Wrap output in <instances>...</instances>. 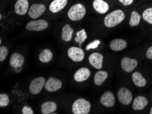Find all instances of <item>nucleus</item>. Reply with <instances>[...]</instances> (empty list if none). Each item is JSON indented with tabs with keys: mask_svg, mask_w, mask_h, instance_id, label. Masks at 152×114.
I'll return each mask as SVG.
<instances>
[{
	"mask_svg": "<svg viewBox=\"0 0 152 114\" xmlns=\"http://www.w3.org/2000/svg\"><path fill=\"white\" fill-rule=\"evenodd\" d=\"M125 19V13L121 10H114L104 18V23L106 27L109 28H114L118 25Z\"/></svg>",
	"mask_w": 152,
	"mask_h": 114,
	"instance_id": "nucleus-1",
	"label": "nucleus"
},
{
	"mask_svg": "<svg viewBox=\"0 0 152 114\" xmlns=\"http://www.w3.org/2000/svg\"><path fill=\"white\" fill-rule=\"evenodd\" d=\"M86 10L83 4L78 3L71 6L69 9L67 15L69 19L73 21H78L85 17Z\"/></svg>",
	"mask_w": 152,
	"mask_h": 114,
	"instance_id": "nucleus-2",
	"label": "nucleus"
},
{
	"mask_svg": "<svg viewBox=\"0 0 152 114\" xmlns=\"http://www.w3.org/2000/svg\"><path fill=\"white\" fill-rule=\"evenodd\" d=\"M90 102L84 98H78L73 102L72 112L74 114H88L91 111Z\"/></svg>",
	"mask_w": 152,
	"mask_h": 114,
	"instance_id": "nucleus-3",
	"label": "nucleus"
},
{
	"mask_svg": "<svg viewBox=\"0 0 152 114\" xmlns=\"http://www.w3.org/2000/svg\"><path fill=\"white\" fill-rule=\"evenodd\" d=\"M48 23L44 19H38L30 21L27 23L26 28L29 31L41 32L46 30L48 27Z\"/></svg>",
	"mask_w": 152,
	"mask_h": 114,
	"instance_id": "nucleus-4",
	"label": "nucleus"
},
{
	"mask_svg": "<svg viewBox=\"0 0 152 114\" xmlns=\"http://www.w3.org/2000/svg\"><path fill=\"white\" fill-rule=\"evenodd\" d=\"M45 79L42 77H39L32 80L30 84V88H29L30 92L34 95L39 94L43 87H45Z\"/></svg>",
	"mask_w": 152,
	"mask_h": 114,
	"instance_id": "nucleus-5",
	"label": "nucleus"
},
{
	"mask_svg": "<svg viewBox=\"0 0 152 114\" xmlns=\"http://www.w3.org/2000/svg\"><path fill=\"white\" fill-rule=\"evenodd\" d=\"M46 7L43 4H34L29 8L28 15L33 19H37L45 12Z\"/></svg>",
	"mask_w": 152,
	"mask_h": 114,
	"instance_id": "nucleus-6",
	"label": "nucleus"
},
{
	"mask_svg": "<svg viewBox=\"0 0 152 114\" xmlns=\"http://www.w3.org/2000/svg\"><path fill=\"white\" fill-rule=\"evenodd\" d=\"M69 57L75 62H82L84 58V52L83 49L76 46L70 47L67 51Z\"/></svg>",
	"mask_w": 152,
	"mask_h": 114,
	"instance_id": "nucleus-7",
	"label": "nucleus"
},
{
	"mask_svg": "<svg viewBox=\"0 0 152 114\" xmlns=\"http://www.w3.org/2000/svg\"><path fill=\"white\" fill-rule=\"evenodd\" d=\"M118 99L121 103L124 105H128L132 100V94L126 88H121L118 91Z\"/></svg>",
	"mask_w": 152,
	"mask_h": 114,
	"instance_id": "nucleus-8",
	"label": "nucleus"
},
{
	"mask_svg": "<svg viewBox=\"0 0 152 114\" xmlns=\"http://www.w3.org/2000/svg\"><path fill=\"white\" fill-rule=\"evenodd\" d=\"M62 81L60 79L54 77H50L45 82V88L47 91H50V92H53V91L59 90L62 88Z\"/></svg>",
	"mask_w": 152,
	"mask_h": 114,
	"instance_id": "nucleus-9",
	"label": "nucleus"
},
{
	"mask_svg": "<svg viewBox=\"0 0 152 114\" xmlns=\"http://www.w3.org/2000/svg\"><path fill=\"white\" fill-rule=\"evenodd\" d=\"M121 65L124 71H126V73H131L138 66V61L133 58L125 57L122 59Z\"/></svg>",
	"mask_w": 152,
	"mask_h": 114,
	"instance_id": "nucleus-10",
	"label": "nucleus"
},
{
	"mask_svg": "<svg viewBox=\"0 0 152 114\" xmlns=\"http://www.w3.org/2000/svg\"><path fill=\"white\" fill-rule=\"evenodd\" d=\"M89 63L96 69H101L103 66V61H104V56L101 53L95 52L90 55L88 57Z\"/></svg>",
	"mask_w": 152,
	"mask_h": 114,
	"instance_id": "nucleus-11",
	"label": "nucleus"
},
{
	"mask_svg": "<svg viewBox=\"0 0 152 114\" xmlns=\"http://www.w3.org/2000/svg\"><path fill=\"white\" fill-rule=\"evenodd\" d=\"M15 12L17 15L23 16L26 15L29 10L28 0H17L15 4Z\"/></svg>",
	"mask_w": 152,
	"mask_h": 114,
	"instance_id": "nucleus-12",
	"label": "nucleus"
},
{
	"mask_svg": "<svg viewBox=\"0 0 152 114\" xmlns=\"http://www.w3.org/2000/svg\"><path fill=\"white\" fill-rule=\"evenodd\" d=\"M100 102L106 107H113L115 104V98L113 93L110 91L104 92L100 98Z\"/></svg>",
	"mask_w": 152,
	"mask_h": 114,
	"instance_id": "nucleus-13",
	"label": "nucleus"
},
{
	"mask_svg": "<svg viewBox=\"0 0 152 114\" xmlns=\"http://www.w3.org/2000/svg\"><path fill=\"white\" fill-rule=\"evenodd\" d=\"M91 71L87 68H81L76 71L74 75V80L76 82L80 83L86 81L90 77Z\"/></svg>",
	"mask_w": 152,
	"mask_h": 114,
	"instance_id": "nucleus-14",
	"label": "nucleus"
},
{
	"mask_svg": "<svg viewBox=\"0 0 152 114\" xmlns=\"http://www.w3.org/2000/svg\"><path fill=\"white\" fill-rule=\"evenodd\" d=\"M68 0H53L50 4L49 10L52 13H58L63 10L67 4Z\"/></svg>",
	"mask_w": 152,
	"mask_h": 114,
	"instance_id": "nucleus-15",
	"label": "nucleus"
},
{
	"mask_svg": "<svg viewBox=\"0 0 152 114\" xmlns=\"http://www.w3.org/2000/svg\"><path fill=\"white\" fill-rule=\"evenodd\" d=\"M93 6L96 12L99 14H105L109 10L108 4L104 0H94Z\"/></svg>",
	"mask_w": 152,
	"mask_h": 114,
	"instance_id": "nucleus-16",
	"label": "nucleus"
},
{
	"mask_svg": "<svg viewBox=\"0 0 152 114\" xmlns=\"http://www.w3.org/2000/svg\"><path fill=\"white\" fill-rule=\"evenodd\" d=\"M24 64V57L22 55L18 53H15L10 58V66L14 68H19Z\"/></svg>",
	"mask_w": 152,
	"mask_h": 114,
	"instance_id": "nucleus-17",
	"label": "nucleus"
},
{
	"mask_svg": "<svg viewBox=\"0 0 152 114\" xmlns=\"http://www.w3.org/2000/svg\"><path fill=\"white\" fill-rule=\"evenodd\" d=\"M147 105H148V100L145 97L139 96L136 97L132 103V109L135 111L142 110L145 108Z\"/></svg>",
	"mask_w": 152,
	"mask_h": 114,
	"instance_id": "nucleus-18",
	"label": "nucleus"
},
{
	"mask_svg": "<svg viewBox=\"0 0 152 114\" xmlns=\"http://www.w3.org/2000/svg\"><path fill=\"white\" fill-rule=\"evenodd\" d=\"M127 42L121 38L114 39L110 42V47L114 51H121L127 47Z\"/></svg>",
	"mask_w": 152,
	"mask_h": 114,
	"instance_id": "nucleus-19",
	"label": "nucleus"
},
{
	"mask_svg": "<svg viewBox=\"0 0 152 114\" xmlns=\"http://www.w3.org/2000/svg\"><path fill=\"white\" fill-rule=\"evenodd\" d=\"M57 109V105L55 102L46 101L41 105V112L42 114H50L54 113Z\"/></svg>",
	"mask_w": 152,
	"mask_h": 114,
	"instance_id": "nucleus-20",
	"label": "nucleus"
},
{
	"mask_svg": "<svg viewBox=\"0 0 152 114\" xmlns=\"http://www.w3.org/2000/svg\"><path fill=\"white\" fill-rule=\"evenodd\" d=\"M73 29L71 28L70 25L66 24L64 25L62 30V39L64 42H70L72 40L73 34Z\"/></svg>",
	"mask_w": 152,
	"mask_h": 114,
	"instance_id": "nucleus-21",
	"label": "nucleus"
},
{
	"mask_svg": "<svg viewBox=\"0 0 152 114\" xmlns=\"http://www.w3.org/2000/svg\"><path fill=\"white\" fill-rule=\"evenodd\" d=\"M132 79L135 86L140 88L145 87L147 85V80L139 72H134L132 74Z\"/></svg>",
	"mask_w": 152,
	"mask_h": 114,
	"instance_id": "nucleus-22",
	"label": "nucleus"
},
{
	"mask_svg": "<svg viewBox=\"0 0 152 114\" xmlns=\"http://www.w3.org/2000/svg\"><path fill=\"white\" fill-rule=\"evenodd\" d=\"M108 74L104 70H99L95 73V77H94V83L96 86H101L103 83L105 81L107 78H108Z\"/></svg>",
	"mask_w": 152,
	"mask_h": 114,
	"instance_id": "nucleus-23",
	"label": "nucleus"
},
{
	"mask_svg": "<svg viewBox=\"0 0 152 114\" xmlns=\"http://www.w3.org/2000/svg\"><path fill=\"white\" fill-rule=\"evenodd\" d=\"M53 58V53L50 49H45L39 54V59L42 63H48Z\"/></svg>",
	"mask_w": 152,
	"mask_h": 114,
	"instance_id": "nucleus-24",
	"label": "nucleus"
},
{
	"mask_svg": "<svg viewBox=\"0 0 152 114\" xmlns=\"http://www.w3.org/2000/svg\"><path fill=\"white\" fill-rule=\"evenodd\" d=\"M141 19V16L136 11H132L131 13L130 19H129V24L132 27L138 26L140 22Z\"/></svg>",
	"mask_w": 152,
	"mask_h": 114,
	"instance_id": "nucleus-25",
	"label": "nucleus"
},
{
	"mask_svg": "<svg viewBox=\"0 0 152 114\" xmlns=\"http://www.w3.org/2000/svg\"><path fill=\"white\" fill-rule=\"evenodd\" d=\"M87 33L85 31L84 29L78 31L76 32V36L75 38V42H77L80 44V46H82V44L84 43L87 38Z\"/></svg>",
	"mask_w": 152,
	"mask_h": 114,
	"instance_id": "nucleus-26",
	"label": "nucleus"
},
{
	"mask_svg": "<svg viewBox=\"0 0 152 114\" xmlns=\"http://www.w3.org/2000/svg\"><path fill=\"white\" fill-rule=\"evenodd\" d=\"M142 18L145 21L149 24H152V8H149L142 13Z\"/></svg>",
	"mask_w": 152,
	"mask_h": 114,
	"instance_id": "nucleus-27",
	"label": "nucleus"
},
{
	"mask_svg": "<svg viewBox=\"0 0 152 114\" xmlns=\"http://www.w3.org/2000/svg\"><path fill=\"white\" fill-rule=\"evenodd\" d=\"M10 102L8 96L6 94H0V107H4L8 105Z\"/></svg>",
	"mask_w": 152,
	"mask_h": 114,
	"instance_id": "nucleus-28",
	"label": "nucleus"
},
{
	"mask_svg": "<svg viewBox=\"0 0 152 114\" xmlns=\"http://www.w3.org/2000/svg\"><path fill=\"white\" fill-rule=\"evenodd\" d=\"M8 54V48L5 46H0V62L6 60Z\"/></svg>",
	"mask_w": 152,
	"mask_h": 114,
	"instance_id": "nucleus-29",
	"label": "nucleus"
},
{
	"mask_svg": "<svg viewBox=\"0 0 152 114\" xmlns=\"http://www.w3.org/2000/svg\"><path fill=\"white\" fill-rule=\"evenodd\" d=\"M100 41L99 40H95V41L90 42V43L87 44L86 46V50L89 51L91 49H95L98 47V46L100 44Z\"/></svg>",
	"mask_w": 152,
	"mask_h": 114,
	"instance_id": "nucleus-30",
	"label": "nucleus"
},
{
	"mask_svg": "<svg viewBox=\"0 0 152 114\" xmlns=\"http://www.w3.org/2000/svg\"><path fill=\"white\" fill-rule=\"evenodd\" d=\"M23 114H34V111L30 106H24L22 109Z\"/></svg>",
	"mask_w": 152,
	"mask_h": 114,
	"instance_id": "nucleus-31",
	"label": "nucleus"
},
{
	"mask_svg": "<svg viewBox=\"0 0 152 114\" xmlns=\"http://www.w3.org/2000/svg\"><path fill=\"white\" fill-rule=\"evenodd\" d=\"M118 1L124 6H129L133 3L134 0H118Z\"/></svg>",
	"mask_w": 152,
	"mask_h": 114,
	"instance_id": "nucleus-32",
	"label": "nucleus"
},
{
	"mask_svg": "<svg viewBox=\"0 0 152 114\" xmlns=\"http://www.w3.org/2000/svg\"><path fill=\"white\" fill-rule=\"evenodd\" d=\"M146 57L149 59L152 60V46L147 49L146 52Z\"/></svg>",
	"mask_w": 152,
	"mask_h": 114,
	"instance_id": "nucleus-33",
	"label": "nucleus"
},
{
	"mask_svg": "<svg viewBox=\"0 0 152 114\" xmlns=\"http://www.w3.org/2000/svg\"><path fill=\"white\" fill-rule=\"evenodd\" d=\"M149 113H150V114H152V107L151 108V110H150V112H149Z\"/></svg>",
	"mask_w": 152,
	"mask_h": 114,
	"instance_id": "nucleus-34",
	"label": "nucleus"
},
{
	"mask_svg": "<svg viewBox=\"0 0 152 114\" xmlns=\"http://www.w3.org/2000/svg\"><path fill=\"white\" fill-rule=\"evenodd\" d=\"M1 13H0V21H1Z\"/></svg>",
	"mask_w": 152,
	"mask_h": 114,
	"instance_id": "nucleus-35",
	"label": "nucleus"
},
{
	"mask_svg": "<svg viewBox=\"0 0 152 114\" xmlns=\"http://www.w3.org/2000/svg\"><path fill=\"white\" fill-rule=\"evenodd\" d=\"M1 40L0 38V45H1Z\"/></svg>",
	"mask_w": 152,
	"mask_h": 114,
	"instance_id": "nucleus-36",
	"label": "nucleus"
}]
</instances>
